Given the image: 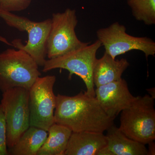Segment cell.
Wrapping results in <instances>:
<instances>
[{
  "mask_svg": "<svg viewBox=\"0 0 155 155\" xmlns=\"http://www.w3.org/2000/svg\"><path fill=\"white\" fill-rule=\"evenodd\" d=\"M101 46V43L97 40L91 44L46 60L43 67V72H46L56 69H66L69 71V79L73 75L80 77L86 85L87 94L90 96L94 97L93 70L97 60V52Z\"/></svg>",
  "mask_w": 155,
  "mask_h": 155,
  "instance_id": "obj_5",
  "label": "cell"
},
{
  "mask_svg": "<svg viewBox=\"0 0 155 155\" xmlns=\"http://www.w3.org/2000/svg\"><path fill=\"white\" fill-rule=\"evenodd\" d=\"M107 143V137L103 133L72 132L64 155H97Z\"/></svg>",
  "mask_w": 155,
  "mask_h": 155,
  "instance_id": "obj_12",
  "label": "cell"
},
{
  "mask_svg": "<svg viewBox=\"0 0 155 155\" xmlns=\"http://www.w3.org/2000/svg\"><path fill=\"white\" fill-rule=\"evenodd\" d=\"M107 131V144L97 155H148L145 145L129 138L114 124Z\"/></svg>",
  "mask_w": 155,
  "mask_h": 155,
  "instance_id": "obj_11",
  "label": "cell"
},
{
  "mask_svg": "<svg viewBox=\"0 0 155 155\" xmlns=\"http://www.w3.org/2000/svg\"><path fill=\"white\" fill-rule=\"evenodd\" d=\"M32 0H0V8L9 12H19L29 7Z\"/></svg>",
  "mask_w": 155,
  "mask_h": 155,
  "instance_id": "obj_17",
  "label": "cell"
},
{
  "mask_svg": "<svg viewBox=\"0 0 155 155\" xmlns=\"http://www.w3.org/2000/svg\"><path fill=\"white\" fill-rule=\"evenodd\" d=\"M0 18L10 27L28 34L26 44L22 40L15 39L11 44L17 49L23 50L28 53L38 66L43 67L47 56V42L51 29V19L41 22L31 21L27 17L17 16L12 12L0 8Z\"/></svg>",
  "mask_w": 155,
  "mask_h": 155,
  "instance_id": "obj_4",
  "label": "cell"
},
{
  "mask_svg": "<svg viewBox=\"0 0 155 155\" xmlns=\"http://www.w3.org/2000/svg\"><path fill=\"white\" fill-rule=\"evenodd\" d=\"M6 124L5 115L0 103V155H8L7 145Z\"/></svg>",
  "mask_w": 155,
  "mask_h": 155,
  "instance_id": "obj_18",
  "label": "cell"
},
{
  "mask_svg": "<svg viewBox=\"0 0 155 155\" xmlns=\"http://www.w3.org/2000/svg\"><path fill=\"white\" fill-rule=\"evenodd\" d=\"M119 128L127 137L143 144L154 141V98L148 94L136 97L121 112Z\"/></svg>",
  "mask_w": 155,
  "mask_h": 155,
  "instance_id": "obj_3",
  "label": "cell"
},
{
  "mask_svg": "<svg viewBox=\"0 0 155 155\" xmlns=\"http://www.w3.org/2000/svg\"><path fill=\"white\" fill-rule=\"evenodd\" d=\"M149 145V149H148V155H155V143L151 142L148 144Z\"/></svg>",
  "mask_w": 155,
  "mask_h": 155,
  "instance_id": "obj_19",
  "label": "cell"
},
{
  "mask_svg": "<svg viewBox=\"0 0 155 155\" xmlns=\"http://www.w3.org/2000/svg\"><path fill=\"white\" fill-rule=\"evenodd\" d=\"M51 29L47 42L49 59L60 57L90 44L81 41L75 29L78 20L76 11L67 8L63 13L52 14Z\"/></svg>",
  "mask_w": 155,
  "mask_h": 155,
  "instance_id": "obj_7",
  "label": "cell"
},
{
  "mask_svg": "<svg viewBox=\"0 0 155 155\" xmlns=\"http://www.w3.org/2000/svg\"><path fill=\"white\" fill-rule=\"evenodd\" d=\"M55 123L66 126L72 132L103 133L114 124L95 97L81 91L74 96H56Z\"/></svg>",
  "mask_w": 155,
  "mask_h": 155,
  "instance_id": "obj_1",
  "label": "cell"
},
{
  "mask_svg": "<svg viewBox=\"0 0 155 155\" xmlns=\"http://www.w3.org/2000/svg\"><path fill=\"white\" fill-rule=\"evenodd\" d=\"M97 40L104 47L105 52L114 59L132 50L141 51L146 58L155 55V42L147 37H135L128 34L125 25L114 22L96 32Z\"/></svg>",
  "mask_w": 155,
  "mask_h": 155,
  "instance_id": "obj_8",
  "label": "cell"
},
{
  "mask_svg": "<svg viewBox=\"0 0 155 155\" xmlns=\"http://www.w3.org/2000/svg\"><path fill=\"white\" fill-rule=\"evenodd\" d=\"M132 16L147 25L155 24V0H126Z\"/></svg>",
  "mask_w": 155,
  "mask_h": 155,
  "instance_id": "obj_16",
  "label": "cell"
},
{
  "mask_svg": "<svg viewBox=\"0 0 155 155\" xmlns=\"http://www.w3.org/2000/svg\"><path fill=\"white\" fill-rule=\"evenodd\" d=\"M48 132L47 137L37 155H64L72 130L64 125L55 123Z\"/></svg>",
  "mask_w": 155,
  "mask_h": 155,
  "instance_id": "obj_15",
  "label": "cell"
},
{
  "mask_svg": "<svg viewBox=\"0 0 155 155\" xmlns=\"http://www.w3.org/2000/svg\"><path fill=\"white\" fill-rule=\"evenodd\" d=\"M130 65L127 59H114L104 52L100 59H97L93 70V81L94 86L101 85L118 81L122 79L123 72Z\"/></svg>",
  "mask_w": 155,
  "mask_h": 155,
  "instance_id": "obj_13",
  "label": "cell"
},
{
  "mask_svg": "<svg viewBox=\"0 0 155 155\" xmlns=\"http://www.w3.org/2000/svg\"><path fill=\"white\" fill-rule=\"evenodd\" d=\"M55 75L39 77L29 90L30 126L48 131L55 123L56 96L54 87Z\"/></svg>",
  "mask_w": 155,
  "mask_h": 155,
  "instance_id": "obj_9",
  "label": "cell"
},
{
  "mask_svg": "<svg viewBox=\"0 0 155 155\" xmlns=\"http://www.w3.org/2000/svg\"><path fill=\"white\" fill-rule=\"evenodd\" d=\"M38 65L25 51L8 48L0 53V91L22 87L29 90L41 75Z\"/></svg>",
  "mask_w": 155,
  "mask_h": 155,
  "instance_id": "obj_2",
  "label": "cell"
},
{
  "mask_svg": "<svg viewBox=\"0 0 155 155\" xmlns=\"http://www.w3.org/2000/svg\"><path fill=\"white\" fill-rule=\"evenodd\" d=\"M0 41L5 44L8 45L13 47V45H12L11 42H10L7 39L3 37V36H1V35H0Z\"/></svg>",
  "mask_w": 155,
  "mask_h": 155,
  "instance_id": "obj_20",
  "label": "cell"
},
{
  "mask_svg": "<svg viewBox=\"0 0 155 155\" xmlns=\"http://www.w3.org/2000/svg\"><path fill=\"white\" fill-rule=\"evenodd\" d=\"M95 97L108 117L114 120L136 98L130 93L127 81L123 78L96 87Z\"/></svg>",
  "mask_w": 155,
  "mask_h": 155,
  "instance_id": "obj_10",
  "label": "cell"
},
{
  "mask_svg": "<svg viewBox=\"0 0 155 155\" xmlns=\"http://www.w3.org/2000/svg\"><path fill=\"white\" fill-rule=\"evenodd\" d=\"M48 135L46 130L30 126L14 147L8 150L9 155H37Z\"/></svg>",
  "mask_w": 155,
  "mask_h": 155,
  "instance_id": "obj_14",
  "label": "cell"
},
{
  "mask_svg": "<svg viewBox=\"0 0 155 155\" xmlns=\"http://www.w3.org/2000/svg\"><path fill=\"white\" fill-rule=\"evenodd\" d=\"M147 91H148L150 95L155 99V88L149 89H147Z\"/></svg>",
  "mask_w": 155,
  "mask_h": 155,
  "instance_id": "obj_21",
  "label": "cell"
},
{
  "mask_svg": "<svg viewBox=\"0 0 155 155\" xmlns=\"http://www.w3.org/2000/svg\"><path fill=\"white\" fill-rule=\"evenodd\" d=\"M1 105L5 119L8 150L30 126L29 90L14 87L2 93Z\"/></svg>",
  "mask_w": 155,
  "mask_h": 155,
  "instance_id": "obj_6",
  "label": "cell"
}]
</instances>
